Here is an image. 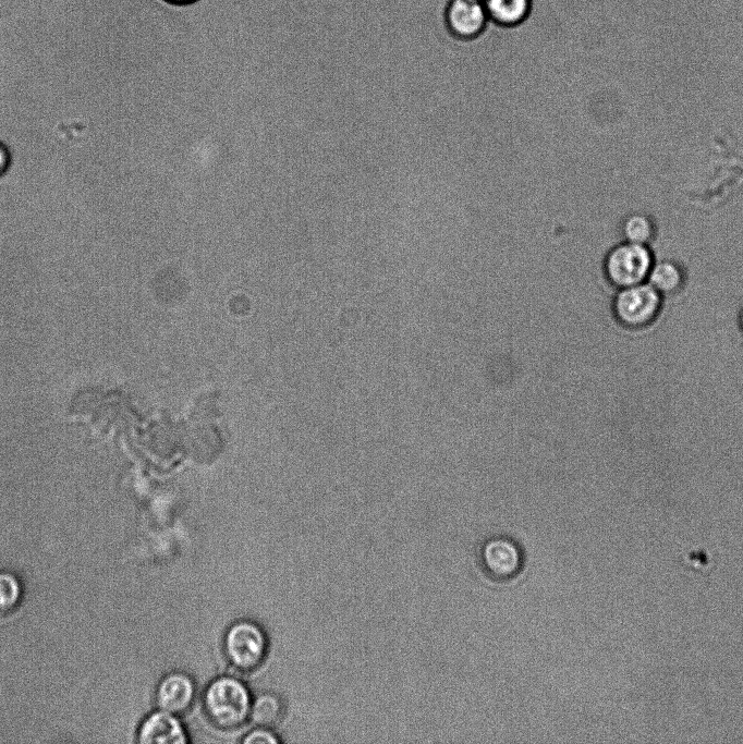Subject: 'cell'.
Here are the masks:
<instances>
[{"instance_id":"1","label":"cell","mask_w":743,"mask_h":744,"mask_svg":"<svg viewBox=\"0 0 743 744\" xmlns=\"http://www.w3.org/2000/svg\"><path fill=\"white\" fill-rule=\"evenodd\" d=\"M253 697L247 685L236 676L221 675L212 680L203 695L208 720L221 730H235L249 719Z\"/></svg>"},{"instance_id":"2","label":"cell","mask_w":743,"mask_h":744,"mask_svg":"<svg viewBox=\"0 0 743 744\" xmlns=\"http://www.w3.org/2000/svg\"><path fill=\"white\" fill-rule=\"evenodd\" d=\"M665 298L648 282L614 290L610 310L612 319L625 330L647 329L661 315Z\"/></svg>"},{"instance_id":"3","label":"cell","mask_w":743,"mask_h":744,"mask_svg":"<svg viewBox=\"0 0 743 744\" xmlns=\"http://www.w3.org/2000/svg\"><path fill=\"white\" fill-rule=\"evenodd\" d=\"M222 647L227 661L234 670L249 673L265 662L269 642L258 623L243 619L228 627Z\"/></svg>"},{"instance_id":"4","label":"cell","mask_w":743,"mask_h":744,"mask_svg":"<svg viewBox=\"0 0 743 744\" xmlns=\"http://www.w3.org/2000/svg\"><path fill=\"white\" fill-rule=\"evenodd\" d=\"M655 259L650 246L621 241L606 253L602 275L614 290L635 285L647 280Z\"/></svg>"},{"instance_id":"5","label":"cell","mask_w":743,"mask_h":744,"mask_svg":"<svg viewBox=\"0 0 743 744\" xmlns=\"http://www.w3.org/2000/svg\"><path fill=\"white\" fill-rule=\"evenodd\" d=\"M441 22L450 38L465 44L479 39L490 25L483 2L477 0H447Z\"/></svg>"},{"instance_id":"6","label":"cell","mask_w":743,"mask_h":744,"mask_svg":"<svg viewBox=\"0 0 743 744\" xmlns=\"http://www.w3.org/2000/svg\"><path fill=\"white\" fill-rule=\"evenodd\" d=\"M196 697V684L193 678L183 671L168 673L159 682L156 702L159 709L180 716L186 712Z\"/></svg>"},{"instance_id":"7","label":"cell","mask_w":743,"mask_h":744,"mask_svg":"<svg viewBox=\"0 0 743 744\" xmlns=\"http://www.w3.org/2000/svg\"><path fill=\"white\" fill-rule=\"evenodd\" d=\"M137 740L142 744H186L190 741L179 717L161 709L143 721Z\"/></svg>"},{"instance_id":"8","label":"cell","mask_w":743,"mask_h":744,"mask_svg":"<svg viewBox=\"0 0 743 744\" xmlns=\"http://www.w3.org/2000/svg\"><path fill=\"white\" fill-rule=\"evenodd\" d=\"M490 24L512 29L524 25L532 16L534 0H484Z\"/></svg>"},{"instance_id":"9","label":"cell","mask_w":743,"mask_h":744,"mask_svg":"<svg viewBox=\"0 0 743 744\" xmlns=\"http://www.w3.org/2000/svg\"><path fill=\"white\" fill-rule=\"evenodd\" d=\"M686 281L687 273L683 265L670 258L655 259L646 280L663 298L681 293Z\"/></svg>"},{"instance_id":"10","label":"cell","mask_w":743,"mask_h":744,"mask_svg":"<svg viewBox=\"0 0 743 744\" xmlns=\"http://www.w3.org/2000/svg\"><path fill=\"white\" fill-rule=\"evenodd\" d=\"M622 241L650 246L657 236L655 219L644 211L629 212L621 220Z\"/></svg>"},{"instance_id":"11","label":"cell","mask_w":743,"mask_h":744,"mask_svg":"<svg viewBox=\"0 0 743 744\" xmlns=\"http://www.w3.org/2000/svg\"><path fill=\"white\" fill-rule=\"evenodd\" d=\"M284 706L275 693L265 692L253 697L249 720L257 727L272 729L282 719Z\"/></svg>"},{"instance_id":"12","label":"cell","mask_w":743,"mask_h":744,"mask_svg":"<svg viewBox=\"0 0 743 744\" xmlns=\"http://www.w3.org/2000/svg\"><path fill=\"white\" fill-rule=\"evenodd\" d=\"M488 568L500 575L513 573L519 565L516 548L506 540H495L485 547L484 553Z\"/></svg>"},{"instance_id":"13","label":"cell","mask_w":743,"mask_h":744,"mask_svg":"<svg viewBox=\"0 0 743 744\" xmlns=\"http://www.w3.org/2000/svg\"><path fill=\"white\" fill-rule=\"evenodd\" d=\"M22 588L17 578L10 574L0 573V613L11 611L21 599Z\"/></svg>"},{"instance_id":"14","label":"cell","mask_w":743,"mask_h":744,"mask_svg":"<svg viewBox=\"0 0 743 744\" xmlns=\"http://www.w3.org/2000/svg\"><path fill=\"white\" fill-rule=\"evenodd\" d=\"M245 744H276L280 739L276 735L272 729L255 725L242 739Z\"/></svg>"},{"instance_id":"15","label":"cell","mask_w":743,"mask_h":744,"mask_svg":"<svg viewBox=\"0 0 743 744\" xmlns=\"http://www.w3.org/2000/svg\"><path fill=\"white\" fill-rule=\"evenodd\" d=\"M9 151L7 147L0 143V173H2L9 164Z\"/></svg>"},{"instance_id":"16","label":"cell","mask_w":743,"mask_h":744,"mask_svg":"<svg viewBox=\"0 0 743 744\" xmlns=\"http://www.w3.org/2000/svg\"><path fill=\"white\" fill-rule=\"evenodd\" d=\"M170 7H182L197 2L198 0H161Z\"/></svg>"},{"instance_id":"17","label":"cell","mask_w":743,"mask_h":744,"mask_svg":"<svg viewBox=\"0 0 743 744\" xmlns=\"http://www.w3.org/2000/svg\"><path fill=\"white\" fill-rule=\"evenodd\" d=\"M738 325H739L740 331L743 334V306L740 308V310L738 313Z\"/></svg>"},{"instance_id":"18","label":"cell","mask_w":743,"mask_h":744,"mask_svg":"<svg viewBox=\"0 0 743 744\" xmlns=\"http://www.w3.org/2000/svg\"><path fill=\"white\" fill-rule=\"evenodd\" d=\"M477 1H482V2H483L484 0H477Z\"/></svg>"}]
</instances>
